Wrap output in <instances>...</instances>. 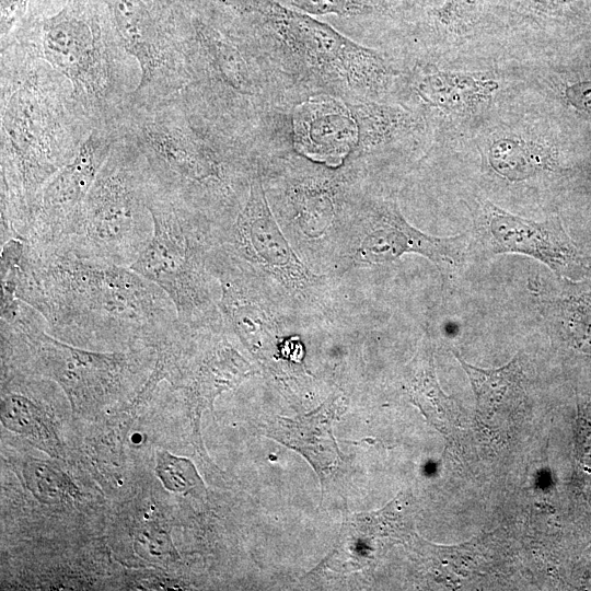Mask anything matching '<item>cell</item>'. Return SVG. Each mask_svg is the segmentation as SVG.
<instances>
[{
	"label": "cell",
	"mask_w": 591,
	"mask_h": 591,
	"mask_svg": "<svg viewBox=\"0 0 591 591\" xmlns=\"http://www.w3.org/2000/svg\"><path fill=\"white\" fill-rule=\"evenodd\" d=\"M1 299L24 301L49 334L91 350L157 349L181 325L165 292L130 267L21 240L1 246Z\"/></svg>",
	"instance_id": "cell-1"
},
{
	"label": "cell",
	"mask_w": 591,
	"mask_h": 591,
	"mask_svg": "<svg viewBox=\"0 0 591 591\" xmlns=\"http://www.w3.org/2000/svg\"><path fill=\"white\" fill-rule=\"evenodd\" d=\"M116 127L141 153L151 184L215 230L235 218L266 159L257 143L210 118L182 92L127 105Z\"/></svg>",
	"instance_id": "cell-2"
},
{
	"label": "cell",
	"mask_w": 591,
	"mask_h": 591,
	"mask_svg": "<svg viewBox=\"0 0 591 591\" xmlns=\"http://www.w3.org/2000/svg\"><path fill=\"white\" fill-rule=\"evenodd\" d=\"M1 244L25 240L37 198L94 128L67 78L22 43L0 50Z\"/></svg>",
	"instance_id": "cell-3"
},
{
	"label": "cell",
	"mask_w": 591,
	"mask_h": 591,
	"mask_svg": "<svg viewBox=\"0 0 591 591\" xmlns=\"http://www.w3.org/2000/svg\"><path fill=\"white\" fill-rule=\"evenodd\" d=\"M174 26L188 76L184 96L266 153L292 149L289 113L298 102L263 54L199 18Z\"/></svg>",
	"instance_id": "cell-4"
},
{
	"label": "cell",
	"mask_w": 591,
	"mask_h": 591,
	"mask_svg": "<svg viewBox=\"0 0 591 591\" xmlns=\"http://www.w3.org/2000/svg\"><path fill=\"white\" fill-rule=\"evenodd\" d=\"M245 40L263 54L297 102L314 94L349 104L384 102L399 74L379 49L273 0Z\"/></svg>",
	"instance_id": "cell-5"
},
{
	"label": "cell",
	"mask_w": 591,
	"mask_h": 591,
	"mask_svg": "<svg viewBox=\"0 0 591 591\" xmlns=\"http://www.w3.org/2000/svg\"><path fill=\"white\" fill-rule=\"evenodd\" d=\"M211 248L253 273L299 322H333L336 294L286 236L266 196L260 172L232 222L211 234Z\"/></svg>",
	"instance_id": "cell-6"
},
{
	"label": "cell",
	"mask_w": 591,
	"mask_h": 591,
	"mask_svg": "<svg viewBox=\"0 0 591 591\" xmlns=\"http://www.w3.org/2000/svg\"><path fill=\"white\" fill-rule=\"evenodd\" d=\"M16 43L30 47L71 84L76 105L93 127L116 125L140 80V68L117 30L62 14L32 26Z\"/></svg>",
	"instance_id": "cell-7"
},
{
	"label": "cell",
	"mask_w": 591,
	"mask_h": 591,
	"mask_svg": "<svg viewBox=\"0 0 591 591\" xmlns=\"http://www.w3.org/2000/svg\"><path fill=\"white\" fill-rule=\"evenodd\" d=\"M147 205L153 233L130 268L165 292L181 324L192 329L222 326L220 283L208 264L212 225L151 182Z\"/></svg>",
	"instance_id": "cell-8"
},
{
	"label": "cell",
	"mask_w": 591,
	"mask_h": 591,
	"mask_svg": "<svg viewBox=\"0 0 591 591\" xmlns=\"http://www.w3.org/2000/svg\"><path fill=\"white\" fill-rule=\"evenodd\" d=\"M1 338L5 355L24 357L56 381L73 407L100 408L131 386L153 348L97 351L62 341L47 331L44 317L22 300L1 304Z\"/></svg>",
	"instance_id": "cell-9"
},
{
	"label": "cell",
	"mask_w": 591,
	"mask_h": 591,
	"mask_svg": "<svg viewBox=\"0 0 591 591\" xmlns=\"http://www.w3.org/2000/svg\"><path fill=\"white\" fill-rule=\"evenodd\" d=\"M149 184L141 153L119 136L86 195L72 235L59 251L130 267L153 233Z\"/></svg>",
	"instance_id": "cell-10"
},
{
	"label": "cell",
	"mask_w": 591,
	"mask_h": 591,
	"mask_svg": "<svg viewBox=\"0 0 591 591\" xmlns=\"http://www.w3.org/2000/svg\"><path fill=\"white\" fill-rule=\"evenodd\" d=\"M464 251L463 235L439 237L420 231L405 219L395 198L366 182L350 197L332 241V271L386 264L409 253L451 270L461 265Z\"/></svg>",
	"instance_id": "cell-11"
},
{
	"label": "cell",
	"mask_w": 591,
	"mask_h": 591,
	"mask_svg": "<svg viewBox=\"0 0 591 591\" xmlns=\"http://www.w3.org/2000/svg\"><path fill=\"white\" fill-rule=\"evenodd\" d=\"M119 134L116 125L95 127L74 158L42 189L24 241L42 251L65 248L86 195Z\"/></svg>",
	"instance_id": "cell-12"
},
{
	"label": "cell",
	"mask_w": 591,
	"mask_h": 591,
	"mask_svg": "<svg viewBox=\"0 0 591 591\" xmlns=\"http://www.w3.org/2000/svg\"><path fill=\"white\" fill-rule=\"evenodd\" d=\"M117 22L124 48L140 68L139 83L127 105L152 104L182 92L188 76L174 20L164 23L126 11Z\"/></svg>",
	"instance_id": "cell-13"
},
{
	"label": "cell",
	"mask_w": 591,
	"mask_h": 591,
	"mask_svg": "<svg viewBox=\"0 0 591 591\" xmlns=\"http://www.w3.org/2000/svg\"><path fill=\"white\" fill-rule=\"evenodd\" d=\"M290 142L296 153L328 167L345 164L358 142V125L349 103L314 94L289 113Z\"/></svg>",
	"instance_id": "cell-14"
},
{
	"label": "cell",
	"mask_w": 591,
	"mask_h": 591,
	"mask_svg": "<svg viewBox=\"0 0 591 591\" xmlns=\"http://www.w3.org/2000/svg\"><path fill=\"white\" fill-rule=\"evenodd\" d=\"M486 227L497 253H519L548 266L560 277H572L587 269L582 252L566 233L560 218L533 221L514 216L487 202Z\"/></svg>",
	"instance_id": "cell-15"
},
{
	"label": "cell",
	"mask_w": 591,
	"mask_h": 591,
	"mask_svg": "<svg viewBox=\"0 0 591 591\" xmlns=\"http://www.w3.org/2000/svg\"><path fill=\"white\" fill-rule=\"evenodd\" d=\"M347 401L333 394L313 412L296 418L276 417L268 421L265 434L302 454L317 473L322 486L348 464L333 434V424L346 410Z\"/></svg>",
	"instance_id": "cell-16"
},
{
	"label": "cell",
	"mask_w": 591,
	"mask_h": 591,
	"mask_svg": "<svg viewBox=\"0 0 591 591\" xmlns=\"http://www.w3.org/2000/svg\"><path fill=\"white\" fill-rule=\"evenodd\" d=\"M409 505L408 497L401 495L378 512L347 518L338 544L325 564L343 572L364 567L373 559L375 541L402 537L408 532Z\"/></svg>",
	"instance_id": "cell-17"
},
{
	"label": "cell",
	"mask_w": 591,
	"mask_h": 591,
	"mask_svg": "<svg viewBox=\"0 0 591 591\" xmlns=\"http://www.w3.org/2000/svg\"><path fill=\"white\" fill-rule=\"evenodd\" d=\"M358 125V142L345 164L361 175L382 151L412 136L420 127L413 112L386 102L349 104Z\"/></svg>",
	"instance_id": "cell-18"
},
{
	"label": "cell",
	"mask_w": 591,
	"mask_h": 591,
	"mask_svg": "<svg viewBox=\"0 0 591 591\" xmlns=\"http://www.w3.org/2000/svg\"><path fill=\"white\" fill-rule=\"evenodd\" d=\"M466 372L476 396L477 417L486 424L508 419L525 401V376L518 357L498 369H482L453 352Z\"/></svg>",
	"instance_id": "cell-19"
},
{
	"label": "cell",
	"mask_w": 591,
	"mask_h": 591,
	"mask_svg": "<svg viewBox=\"0 0 591 591\" xmlns=\"http://www.w3.org/2000/svg\"><path fill=\"white\" fill-rule=\"evenodd\" d=\"M25 381H11L1 397L2 425L51 456L61 455V443L50 415Z\"/></svg>",
	"instance_id": "cell-20"
},
{
	"label": "cell",
	"mask_w": 591,
	"mask_h": 591,
	"mask_svg": "<svg viewBox=\"0 0 591 591\" xmlns=\"http://www.w3.org/2000/svg\"><path fill=\"white\" fill-rule=\"evenodd\" d=\"M405 389L410 401L440 431L449 433L459 418L454 399L441 390L434 369L433 347L425 334L405 370Z\"/></svg>",
	"instance_id": "cell-21"
},
{
	"label": "cell",
	"mask_w": 591,
	"mask_h": 591,
	"mask_svg": "<svg viewBox=\"0 0 591 591\" xmlns=\"http://www.w3.org/2000/svg\"><path fill=\"white\" fill-rule=\"evenodd\" d=\"M409 86L421 103L444 111L472 107L488 99L497 89L495 82H482L470 76L443 72L429 65L416 66Z\"/></svg>",
	"instance_id": "cell-22"
},
{
	"label": "cell",
	"mask_w": 591,
	"mask_h": 591,
	"mask_svg": "<svg viewBox=\"0 0 591 591\" xmlns=\"http://www.w3.org/2000/svg\"><path fill=\"white\" fill-rule=\"evenodd\" d=\"M488 158L495 171L510 181L528 178L551 163L543 148L506 138L490 146Z\"/></svg>",
	"instance_id": "cell-23"
},
{
	"label": "cell",
	"mask_w": 591,
	"mask_h": 591,
	"mask_svg": "<svg viewBox=\"0 0 591 591\" xmlns=\"http://www.w3.org/2000/svg\"><path fill=\"white\" fill-rule=\"evenodd\" d=\"M553 312L568 340L575 347L590 351L591 293H568L554 302Z\"/></svg>",
	"instance_id": "cell-24"
},
{
	"label": "cell",
	"mask_w": 591,
	"mask_h": 591,
	"mask_svg": "<svg viewBox=\"0 0 591 591\" xmlns=\"http://www.w3.org/2000/svg\"><path fill=\"white\" fill-rule=\"evenodd\" d=\"M23 476L28 490L43 503L57 505L77 496V488L67 475L48 462L27 461Z\"/></svg>",
	"instance_id": "cell-25"
},
{
	"label": "cell",
	"mask_w": 591,
	"mask_h": 591,
	"mask_svg": "<svg viewBox=\"0 0 591 591\" xmlns=\"http://www.w3.org/2000/svg\"><path fill=\"white\" fill-rule=\"evenodd\" d=\"M155 474L166 489L176 494L185 495L204 486L192 461L166 451L158 453Z\"/></svg>",
	"instance_id": "cell-26"
},
{
	"label": "cell",
	"mask_w": 591,
	"mask_h": 591,
	"mask_svg": "<svg viewBox=\"0 0 591 591\" xmlns=\"http://www.w3.org/2000/svg\"><path fill=\"white\" fill-rule=\"evenodd\" d=\"M301 11L311 14H335L341 18H358L373 13L378 0H290Z\"/></svg>",
	"instance_id": "cell-27"
},
{
	"label": "cell",
	"mask_w": 591,
	"mask_h": 591,
	"mask_svg": "<svg viewBox=\"0 0 591 591\" xmlns=\"http://www.w3.org/2000/svg\"><path fill=\"white\" fill-rule=\"evenodd\" d=\"M575 453L580 467L591 473V401L578 404Z\"/></svg>",
	"instance_id": "cell-28"
},
{
	"label": "cell",
	"mask_w": 591,
	"mask_h": 591,
	"mask_svg": "<svg viewBox=\"0 0 591 591\" xmlns=\"http://www.w3.org/2000/svg\"><path fill=\"white\" fill-rule=\"evenodd\" d=\"M136 541L151 558L170 560L177 557L169 533L163 529H158L155 525H147L141 529L136 536Z\"/></svg>",
	"instance_id": "cell-29"
},
{
	"label": "cell",
	"mask_w": 591,
	"mask_h": 591,
	"mask_svg": "<svg viewBox=\"0 0 591 591\" xmlns=\"http://www.w3.org/2000/svg\"><path fill=\"white\" fill-rule=\"evenodd\" d=\"M483 0H447L436 11L437 19L444 25L454 27L471 19Z\"/></svg>",
	"instance_id": "cell-30"
},
{
	"label": "cell",
	"mask_w": 591,
	"mask_h": 591,
	"mask_svg": "<svg viewBox=\"0 0 591 591\" xmlns=\"http://www.w3.org/2000/svg\"><path fill=\"white\" fill-rule=\"evenodd\" d=\"M566 96L576 107L591 112V82H582L568 88Z\"/></svg>",
	"instance_id": "cell-31"
},
{
	"label": "cell",
	"mask_w": 591,
	"mask_h": 591,
	"mask_svg": "<svg viewBox=\"0 0 591 591\" xmlns=\"http://www.w3.org/2000/svg\"><path fill=\"white\" fill-rule=\"evenodd\" d=\"M554 3H566V2H570L572 0H552Z\"/></svg>",
	"instance_id": "cell-32"
}]
</instances>
